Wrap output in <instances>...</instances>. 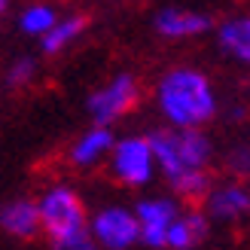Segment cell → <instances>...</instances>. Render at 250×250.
<instances>
[{"label": "cell", "instance_id": "13", "mask_svg": "<svg viewBox=\"0 0 250 250\" xmlns=\"http://www.w3.org/2000/svg\"><path fill=\"white\" fill-rule=\"evenodd\" d=\"M113 134H110V128H92V131H85L77 144H73L70 149V162L73 165H95V162H101L110 149H113Z\"/></svg>", "mask_w": 250, "mask_h": 250}, {"label": "cell", "instance_id": "16", "mask_svg": "<svg viewBox=\"0 0 250 250\" xmlns=\"http://www.w3.org/2000/svg\"><path fill=\"white\" fill-rule=\"evenodd\" d=\"M171 189L177 195H183V198H189V202H198V198L208 202V195L214 192L210 189L208 171H195V174H186V177H180V180H171Z\"/></svg>", "mask_w": 250, "mask_h": 250}, {"label": "cell", "instance_id": "2", "mask_svg": "<svg viewBox=\"0 0 250 250\" xmlns=\"http://www.w3.org/2000/svg\"><path fill=\"white\" fill-rule=\"evenodd\" d=\"M149 146L168 183L205 171L210 159V141L195 128H156L149 134Z\"/></svg>", "mask_w": 250, "mask_h": 250}, {"label": "cell", "instance_id": "12", "mask_svg": "<svg viewBox=\"0 0 250 250\" xmlns=\"http://www.w3.org/2000/svg\"><path fill=\"white\" fill-rule=\"evenodd\" d=\"M208 238V220L198 210H186L174 220V226L168 232V247L171 250H192Z\"/></svg>", "mask_w": 250, "mask_h": 250}, {"label": "cell", "instance_id": "3", "mask_svg": "<svg viewBox=\"0 0 250 250\" xmlns=\"http://www.w3.org/2000/svg\"><path fill=\"white\" fill-rule=\"evenodd\" d=\"M37 205H40V217H43V232L49 235L55 250H70L77 241L89 238V232H85V210L73 189L52 186Z\"/></svg>", "mask_w": 250, "mask_h": 250}, {"label": "cell", "instance_id": "5", "mask_svg": "<svg viewBox=\"0 0 250 250\" xmlns=\"http://www.w3.org/2000/svg\"><path fill=\"white\" fill-rule=\"evenodd\" d=\"M134 104H137V80L131 73H119L113 83H107L104 89H98L89 98V113L101 128H107L110 122L128 113Z\"/></svg>", "mask_w": 250, "mask_h": 250}, {"label": "cell", "instance_id": "14", "mask_svg": "<svg viewBox=\"0 0 250 250\" xmlns=\"http://www.w3.org/2000/svg\"><path fill=\"white\" fill-rule=\"evenodd\" d=\"M85 24H89V19L85 16H67V19H61L52 31H49L43 40H40V49L46 55H55V52H61L64 46H70L77 37L85 31Z\"/></svg>", "mask_w": 250, "mask_h": 250}, {"label": "cell", "instance_id": "7", "mask_svg": "<svg viewBox=\"0 0 250 250\" xmlns=\"http://www.w3.org/2000/svg\"><path fill=\"white\" fill-rule=\"evenodd\" d=\"M134 214L141 223V241L146 247H168V232L180 217L171 198H141Z\"/></svg>", "mask_w": 250, "mask_h": 250}, {"label": "cell", "instance_id": "11", "mask_svg": "<svg viewBox=\"0 0 250 250\" xmlns=\"http://www.w3.org/2000/svg\"><path fill=\"white\" fill-rule=\"evenodd\" d=\"M217 40L226 55H232L241 64H250V16H235L229 21H223L217 31Z\"/></svg>", "mask_w": 250, "mask_h": 250}, {"label": "cell", "instance_id": "4", "mask_svg": "<svg viewBox=\"0 0 250 250\" xmlns=\"http://www.w3.org/2000/svg\"><path fill=\"white\" fill-rule=\"evenodd\" d=\"M89 235L101 244L104 250H128L131 244L141 241V223L137 214L128 208H104L92 217Z\"/></svg>", "mask_w": 250, "mask_h": 250}, {"label": "cell", "instance_id": "10", "mask_svg": "<svg viewBox=\"0 0 250 250\" xmlns=\"http://www.w3.org/2000/svg\"><path fill=\"white\" fill-rule=\"evenodd\" d=\"M208 214L217 220H238L250 210V189L241 183H226L208 195Z\"/></svg>", "mask_w": 250, "mask_h": 250}, {"label": "cell", "instance_id": "1", "mask_svg": "<svg viewBox=\"0 0 250 250\" xmlns=\"http://www.w3.org/2000/svg\"><path fill=\"white\" fill-rule=\"evenodd\" d=\"M156 101L162 116L171 122V128H198L217 113L214 85L202 70L174 67L159 80Z\"/></svg>", "mask_w": 250, "mask_h": 250}, {"label": "cell", "instance_id": "17", "mask_svg": "<svg viewBox=\"0 0 250 250\" xmlns=\"http://www.w3.org/2000/svg\"><path fill=\"white\" fill-rule=\"evenodd\" d=\"M34 70H37V61H34V58H28V55L16 58V61L6 67V85H9V89H19V85L31 83V80H34Z\"/></svg>", "mask_w": 250, "mask_h": 250}, {"label": "cell", "instance_id": "15", "mask_svg": "<svg viewBox=\"0 0 250 250\" xmlns=\"http://www.w3.org/2000/svg\"><path fill=\"white\" fill-rule=\"evenodd\" d=\"M58 21L61 19L55 16V9L49 3H31V6H24V12L19 16V28H21V34H31V37H40L43 40Z\"/></svg>", "mask_w": 250, "mask_h": 250}, {"label": "cell", "instance_id": "9", "mask_svg": "<svg viewBox=\"0 0 250 250\" xmlns=\"http://www.w3.org/2000/svg\"><path fill=\"white\" fill-rule=\"evenodd\" d=\"M0 226H3L6 235H16V238H31L37 229H43L40 205L28 202V198H16V202L3 205V214H0Z\"/></svg>", "mask_w": 250, "mask_h": 250}, {"label": "cell", "instance_id": "8", "mask_svg": "<svg viewBox=\"0 0 250 250\" xmlns=\"http://www.w3.org/2000/svg\"><path fill=\"white\" fill-rule=\"evenodd\" d=\"M210 16L195 9H180V6H162L153 16V28L156 34L168 37V40H180V37H195L210 31Z\"/></svg>", "mask_w": 250, "mask_h": 250}, {"label": "cell", "instance_id": "6", "mask_svg": "<svg viewBox=\"0 0 250 250\" xmlns=\"http://www.w3.org/2000/svg\"><path fill=\"white\" fill-rule=\"evenodd\" d=\"M153 159L149 137H125L113 146V174L125 186H144L153 177Z\"/></svg>", "mask_w": 250, "mask_h": 250}, {"label": "cell", "instance_id": "18", "mask_svg": "<svg viewBox=\"0 0 250 250\" xmlns=\"http://www.w3.org/2000/svg\"><path fill=\"white\" fill-rule=\"evenodd\" d=\"M70 250H104V247L98 244L95 238H83V241H77V244H73Z\"/></svg>", "mask_w": 250, "mask_h": 250}]
</instances>
